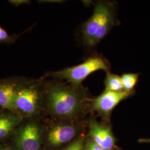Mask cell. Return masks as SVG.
<instances>
[{
    "label": "cell",
    "instance_id": "20",
    "mask_svg": "<svg viewBox=\"0 0 150 150\" xmlns=\"http://www.w3.org/2000/svg\"><path fill=\"white\" fill-rule=\"evenodd\" d=\"M0 150H1V146H0Z\"/></svg>",
    "mask_w": 150,
    "mask_h": 150
},
{
    "label": "cell",
    "instance_id": "6",
    "mask_svg": "<svg viewBox=\"0 0 150 150\" xmlns=\"http://www.w3.org/2000/svg\"><path fill=\"white\" fill-rule=\"evenodd\" d=\"M134 91L113 92L105 90L92 103V109L105 116L108 115L118 103L134 94Z\"/></svg>",
    "mask_w": 150,
    "mask_h": 150
},
{
    "label": "cell",
    "instance_id": "21",
    "mask_svg": "<svg viewBox=\"0 0 150 150\" xmlns=\"http://www.w3.org/2000/svg\"><path fill=\"white\" fill-rule=\"evenodd\" d=\"M88 150H89V149H88Z\"/></svg>",
    "mask_w": 150,
    "mask_h": 150
},
{
    "label": "cell",
    "instance_id": "17",
    "mask_svg": "<svg viewBox=\"0 0 150 150\" xmlns=\"http://www.w3.org/2000/svg\"><path fill=\"white\" fill-rule=\"evenodd\" d=\"M88 149L90 150H104L100 146L97 145L96 143L91 144L89 146Z\"/></svg>",
    "mask_w": 150,
    "mask_h": 150
},
{
    "label": "cell",
    "instance_id": "2",
    "mask_svg": "<svg viewBox=\"0 0 150 150\" xmlns=\"http://www.w3.org/2000/svg\"><path fill=\"white\" fill-rule=\"evenodd\" d=\"M44 78L21 77L14 100L15 112L23 120L39 119L46 112Z\"/></svg>",
    "mask_w": 150,
    "mask_h": 150
},
{
    "label": "cell",
    "instance_id": "12",
    "mask_svg": "<svg viewBox=\"0 0 150 150\" xmlns=\"http://www.w3.org/2000/svg\"><path fill=\"white\" fill-rule=\"evenodd\" d=\"M139 75L138 73H127L121 76V78L125 91H134V87L137 83Z\"/></svg>",
    "mask_w": 150,
    "mask_h": 150
},
{
    "label": "cell",
    "instance_id": "7",
    "mask_svg": "<svg viewBox=\"0 0 150 150\" xmlns=\"http://www.w3.org/2000/svg\"><path fill=\"white\" fill-rule=\"evenodd\" d=\"M76 128L71 123L58 121L53 123L48 129L47 141L51 147H59L70 141L75 137Z\"/></svg>",
    "mask_w": 150,
    "mask_h": 150
},
{
    "label": "cell",
    "instance_id": "10",
    "mask_svg": "<svg viewBox=\"0 0 150 150\" xmlns=\"http://www.w3.org/2000/svg\"><path fill=\"white\" fill-rule=\"evenodd\" d=\"M90 132L95 143L100 146L103 150L112 149L114 139L110 128L93 121L90 123Z\"/></svg>",
    "mask_w": 150,
    "mask_h": 150
},
{
    "label": "cell",
    "instance_id": "4",
    "mask_svg": "<svg viewBox=\"0 0 150 150\" xmlns=\"http://www.w3.org/2000/svg\"><path fill=\"white\" fill-rule=\"evenodd\" d=\"M110 64L107 59L97 54L89 57L81 64L49 72L43 77L45 79L50 77L59 80H65L71 86L80 87L82 82L91 74L98 70L110 72Z\"/></svg>",
    "mask_w": 150,
    "mask_h": 150
},
{
    "label": "cell",
    "instance_id": "3",
    "mask_svg": "<svg viewBox=\"0 0 150 150\" xmlns=\"http://www.w3.org/2000/svg\"><path fill=\"white\" fill-rule=\"evenodd\" d=\"M116 21V7L110 1H97L93 12L81 27L83 43L93 47L105 38Z\"/></svg>",
    "mask_w": 150,
    "mask_h": 150
},
{
    "label": "cell",
    "instance_id": "18",
    "mask_svg": "<svg viewBox=\"0 0 150 150\" xmlns=\"http://www.w3.org/2000/svg\"><path fill=\"white\" fill-rule=\"evenodd\" d=\"M0 146L2 150H13L10 145H3Z\"/></svg>",
    "mask_w": 150,
    "mask_h": 150
},
{
    "label": "cell",
    "instance_id": "11",
    "mask_svg": "<svg viewBox=\"0 0 150 150\" xmlns=\"http://www.w3.org/2000/svg\"><path fill=\"white\" fill-rule=\"evenodd\" d=\"M105 83L106 89L113 92H121L125 91L121 77L110 72H107Z\"/></svg>",
    "mask_w": 150,
    "mask_h": 150
},
{
    "label": "cell",
    "instance_id": "13",
    "mask_svg": "<svg viewBox=\"0 0 150 150\" xmlns=\"http://www.w3.org/2000/svg\"><path fill=\"white\" fill-rule=\"evenodd\" d=\"M32 27L27 29L26 30L24 31L22 33H20L18 34H13L12 35H10L8 32L6 31L5 29L0 26V44H7L10 45L14 43L16 41L22 33H26L30 29H31Z\"/></svg>",
    "mask_w": 150,
    "mask_h": 150
},
{
    "label": "cell",
    "instance_id": "9",
    "mask_svg": "<svg viewBox=\"0 0 150 150\" xmlns=\"http://www.w3.org/2000/svg\"><path fill=\"white\" fill-rule=\"evenodd\" d=\"M20 116L7 110H0V141L11 136L16 128L24 121Z\"/></svg>",
    "mask_w": 150,
    "mask_h": 150
},
{
    "label": "cell",
    "instance_id": "5",
    "mask_svg": "<svg viewBox=\"0 0 150 150\" xmlns=\"http://www.w3.org/2000/svg\"><path fill=\"white\" fill-rule=\"evenodd\" d=\"M43 128L39 119L25 120L11 136L13 150H41Z\"/></svg>",
    "mask_w": 150,
    "mask_h": 150
},
{
    "label": "cell",
    "instance_id": "8",
    "mask_svg": "<svg viewBox=\"0 0 150 150\" xmlns=\"http://www.w3.org/2000/svg\"><path fill=\"white\" fill-rule=\"evenodd\" d=\"M21 77L0 79V107L15 112L14 100L16 90Z\"/></svg>",
    "mask_w": 150,
    "mask_h": 150
},
{
    "label": "cell",
    "instance_id": "1",
    "mask_svg": "<svg viewBox=\"0 0 150 150\" xmlns=\"http://www.w3.org/2000/svg\"><path fill=\"white\" fill-rule=\"evenodd\" d=\"M43 86L48 114L57 118L69 119L80 112L85 97L82 86L74 87L61 80L45 78Z\"/></svg>",
    "mask_w": 150,
    "mask_h": 150
},
{
    "label": "cell",
    "instance_id": "15",
    "mask_svg": "<svg viewBox=\"0 0 150 150\" xmlns=\"http://www.w3.org/2000/svg\"><path fill=\"white\" fill-rule=\"evenodd\" d=\"M8 2L15 7H18L23 5H30L31 4V1L30 0H9Z\"/></svg>",
    "mask_w": 150,
    "mask_h": 150
},
{
    "label": "cell",
    "instance_id": "16",
    "mask_svg": "<svg viewBox=\"0 0 150 150\" xmlns=\"http://www.w3.org/2000/svg\"><path fill=\"white\" fill-rule=\"evenodd\" d=\"M64 1L61 0H41V1H38V2L40 4L42 3H50V4H62L64 3Z\"/></svg>",
    "mask_w": 150,
    "mask_h": 150
},
{
    "label": "cell",
    "instance_id": "19",
    "mask_svg": "<svg viewBox=\"0 0 150 150\" xmlns=\"http://www.w3.org/2000/svg\"><path fill=\"white\" fill-rule=\"evenodd\" d=\"M141 143H150V138L149 139H142L139 140Z\"/></svg>",
    "mask_w": 150,
    "mask_h": 150
},
{
    "label": "cell",
    "instance_id": "14",
    "mask_svg": "<svg viewBox=\"0 0 150 150\" xmlns=\"http://www.w3.org/2000/svg\"><path fill=\"white\" fill-rule=\"evenodd\" d=\"M64 150H83V144L81 139H79L68 146Z\"/></svg>",
    "mask_w": 150,
    "mask_h": 150
}]
</instances>
